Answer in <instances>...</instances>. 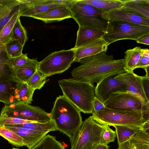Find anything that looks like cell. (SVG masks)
I'll return each instance as SVG.
<instances>
[{"label": "cell", "instance_id": "cell-33", "mask_svg": "<svg viewBox=\"0 0 149 149\" xmlns=\"http://www.w3.org/2000/svg\"><path fill=\"white\" fill-rule=\"evenodd\" d=\"M122 8L137 15L149 18V6L138 4L125 3Z\"/></svg>", "mask_w": 149, "mask_h": 149}, {"label": "cell", "instance_id": "cell-40", "mask_svg": "<svg viewBox=\"0 0 149 149\" xmlns=\"http://www.w3.org/2000/svg\"><path fill=\"white\" fill-rule=\"evenodd\" d=\"M143 88L147 99L149 100V76H141Z\"/></svg>", "mask_w": 149, "mask_h": 149}, {"label": "cell", "instance_id": "cell-26", "mask_svg": "<svg viewBox=\"0 0 149 149\" xmlns=\"http://www.w3.org/2000/svg\"><path fill=\"white\" fill-rule=\"evenodd\" d=\"M16 86L19 96V102L28 104H31L35 90L26 83L17 82Z\"/></svg>", "mask_w": 149, "mask_h": 149}, {"label": "cell", "instance_id": "cell-37", "mask_svg": "<svg viewBox=\"0 0 149 149\" xmlns=\"http://www.w3.org/2000/svg\"><path fill=\"white\" fill-rule=\"evenodd\" d=\"M149 66V50L142 49V53L136 69L142 68L144 70Z\"/></svg>", "mask_w": 149, "mask_h": 149}, {"label": "cell", "instance_id": "cell-23", "mask_svg": "<svg viewBox=\"0 0 149 149\" xmlns=\"http://www.w3.org/2000/svg\"><path fill=\"white\" fill-rule=\"evenodd\" d=\"M5 126L23 128L48 133L51 131H56L54 123L52 120L46 123H26L21 124L8 125Z\"/></svg>", "mask_w": 149, "mask_h": 149}, {"label": "cell", "instance_id": "cell-18", "mask_svg": "<svg viewBox=\"0 0 149 149\" xmlns=\"http://www.w3.org/2000/svg\"><path fill=\"white\" fill-rule=\"evenodd\" d=\"M68 5L54 8L45 12L35 15L32 17L40 20L46 23L60 21L72 18Z\"/></svg>", "mask_w": 149, "mask_h": 149}, {"label": "cell", "instance_id": "cell-21", "mask_svg": "<svg viewBox=\"0 0 149 149\" xmlns=\"http://www.w3.org/2000/svg\"><path fill=\"white\" fill-rule=\"evenodd\" d=\"M78 2L91 5L105 12L123 7L125 3L122 0H77Z\"/></svg>", "mask_w": 149, "mask_h": 149}, {"label": "cell", "instance_id": "cell-16", "mask_svg": "<svg viewBox=\"0 0 149 149\" xmlns=\"http://www.w3.org/2000/svg\"><path fill=\"white\" fill-rule=\"evenodd\" d=\"M38 64L36 58H29L24 64L10 69V77L16 82L26 83L38 70Z\"/></svg>", "mask_w": 149, "mask_h": 149}, {"label": "cell", "instance_id": "cell-47", "mask_svg": "<svg viewBox=\"0 0 149 149\" xmlns=\"http://www.w3.org/2000/svg\"><path fill=\"white\" fill-rule=\"evenodd\" d=\"M14 8H15V7H14ZM13 8H9V9H6L1 10H0V19L4 15H5L9 11V10H10V9H12Z\"/></svg>", "mask_w": 149, "mask_h": 149}, {"label": "cell", "instance_id": "cell-20", "mask_svg": "<svg viewBox=\"0 0 149 149\" xmlns=\"http://www.w3.org/2000/svg\"><path fill=\"white\" fill-rule=\"evenodd\" d=\"M104 32L98 30L87 26L79 27L74 47L75 49L86 41L91 39L102 37Z\"/></svg>", "mask_w": 149, "mask_h": 149}, {"label": "cell", "instance_id": "cell-32", "mask_svg": "<svg viewBox=\"0 0 149 149\" xmlns=\"http://www.w3.org/2000/svg\"><path fill=\"white\" fill-rule=\"evenodd\" d=\"M46 78L37 70L26 83L35 90H40L49 80Z\"/></svg>", "mask_w": 149, "mask_h": 149}, {"label": "cell", "instance_id": "cell-41", "mask_svg": "<svg viewBox=\"0 0 149 149\" xmlns=\"http://www.w3.org/2000/svg\"><path fill=\"white\" fill-rule=\"evenodd\" d=\"M93 111H98L103 109L105 106L104 103L95 96L92 102Z\"/></svg>", "mask_w": 149, "mask_h": 149}, {"label": "cell", "instance_id": "cell-29", "mask_svg": "<svg viewBox=\"0 0 149 149\" xmlns=\"http://www.w3.org/2000/svg\"><path fill=\"white\" fill-rule=\"evenodd\" d=\"M10 39L18 41L23 47L28 40L26 30L22 25L19 18L13 26Z\"/></svg>", "mask_w": 149, "mask_h": 149}, {"label": "cell", "instance_id": "cell-6", "mask_svg": "<svg viewBox=\"0 0 149 149\" xmlns=\"http://www.w3.org/2000/svg\"><path fill=\"white\" fill-rule=\"evenodd\" d=\"M149 35V27L120 21L109 20L102 38L108 45L124 39L135 41Z\"/></svg>", "mask_w": 149, "mask_h": 149}, {"label": "cell", "instance_id": "cell-1", "mask_svg": "<svg viewBox=\"0 0 149 149\" xmlns=\"http://www.w3.org/2000/svg\"><path fill=\"white\" fill-rule=\"evenodd\" d=\"M78 62L80 65L71 72L73 79L93 85L107 77L127 72L123 59L115 60L104 51L82 58Z\"/></svg>", "mask_w": 149, "mask_h": 149}, {"label": "cell", "instance_id": "cell-39", "mask_svg": "<svg viewBox=\"0 0 149 149\" xmlns=\"http://www.w3.org/2000/svg\"><path fill=\"white\" fill-rule=\"evenodd\" d=\"M19 9V5L11 9L0 19V33Z\"/></svg>", "mask_w": 149, "mask_h": 149}, {"label": "cell", "instance_id": "cell-27", "mask_svg": "<svg viewBox=\"0 0 149 149\" xmlns=\"http://www.w3.org/2000/svg\"><path fill=\"white\" fill-rule=\"evenodd\" d=\"M28 149H65L61 143L55 137L46 135L35 146Z\"/></svg>", "mask_w": 149, "mask_h": 149}, {"label": "cell", "instance_id": "cell-3", "mask_svg": "<svg viewBox=\"0 0 149 149\" xmlns=\"http://www.w3.org/2000/svg\"><path fill=\"white\" fill-rule=\"evenodd\" d=\"M58 82L63 95L81 112L92 113V102L95 97L94 85L71 78L62 79Z\"/></svg>", "mask_w": 149, "mask_h": 149}, {"label": "cell", "instance_id": "cell-28", "mask_svg": "<svg viewBox=\"0 0 149 149\" xmlns=\"http://www.w3.org/2000/svg\"><path fill=\"white\" fill-rule=\"evenodd\" d=\"M19 17V9L0 32V44L5 45L11 40V34L13 26Z\"/></svg>", "mask_w": 149, "mask_h": 149}, {"label": "cell", "instance_id": "cell-50", "mask_svg": "<svg viewBox=\"0 0 149 149\" xmlns=\"http://www.w3.org/2000/svg\"><path fill=\"white\" fill-rule=\"evenodd\" d=\"M13 149H19L18 148H13Z\"/></svg>", "mask_w": 149, "mask_h": 149}, {"label": "cell", "instance_id": "cell-9", "mask_svg": "<svg viewBox=\"0 0 149 149\" xmlns=\"http://www.w3.org/2000/svg\"><path fill=\"white\" fill-rule=\"evenodd\" d=\"M104 104L105 107L111 109L142 111L145 122L149 120V102L146 103L139 97L129 92L112 93Z\"/></svg>", "mask_w": 149, "mask_h": 149}, {"label": "cell", "instance_id": "cell-24", "mask_svg": "<svg viewBox=\"0 0 149 149\" xmlns=\"http://www.w3.org/2000/svg\"><path fill=\"white\" fill-rule=\"evenodd\" d=\"M116 131L118 145L130 140L139 130L141 127L113 125Z\"/></svg>", "mask_w": 149, "mask_h": 149}, {"label": "cell", "instance_id": "cell-38", "mask_svg": "<svg viewBox=\"0 0 149 149\" xmlns=\"http://www.w3.org/2000/svg\"><path fill=\"white\" fill-rule=\"evenodd\" d=\"M116 132L108 126L103 134V143L108 145L110 143L113 142L116 137Z\"/></svg>", "mask_w": 149, "mask_h": 149}, {"label": "cell", "instance_id": "cell-49", "mask_svg": "<svg viewBox=\"0 0 149 149\" xmlns=\"http://www.w3.org/2000/svg\"><path fill=\"white\" fill-rule=\"evenodd\" d=\"M146 72V74L148 76H149V66L147 67L145 70Z\"/></svg>", "mask_w": 149, "mask_h": 149}, {"label": "cell", "instance_id": "cell-48", "mask_svg": "<svg viewBox=\"0 0 149 149\" xmlns=\"http://www.w3.org/2000/svg\"><path fill=\"white\" fill-rule=\"evenodd\" d=\"M5 48V45L0 44V52Z\"/></svg>", "mask_w": 149, "mask_h": 149}, {"label": "cell", "instance_id": "cell-25", "mask_svg": "<svg viewBox=\"0 0 149 149\" xmlns=\"http://www.w3.org/2000/svg\"><path fill=\"white\" fill-rule=\"evenodd\" d=\"M132 149H149V134L141 129L130 139Z\"/></svg>", "mask_w": 149, "mask_h": 149}, {"label": "cell", "instance_id": "cell-12", "mask_svg": "<svg viewBox=\"0 0 149 149\" xmlns=\"http://www.w3.org/2000/svg\"><path fill=\"white\" fill-rule=\"evenodd\" d=\"M116 75H111L104 78L97 84L95 88V96L104 103L112 93L127 91L126 86L114 79Z\"/></svg>", "mask_w": 149, "mask_h": 149}, {"label": "cell", "instance_id": "cell-4", "mask_svg": "<svg viewBox=\"0 0 149 149\" xmlns=\"http://www.w3.org/2000/svg\"><path fill=\"white\" fill-rule=\"evenodd\" d=\"M108 126L93 116H90L83 121L70 139L71 149H93L99 144L103 143V134Z\"/></svg>", "mask_w": 149, "mask_h": 149}, {"label": "cell", "instance_id": "cell-8", "mask_svg": "<svg viewBox=\"0 0 149 149\" xmlns=\"http://www.w3.org/2000/svg\"><path fill=\"white\" fill-rule=\"evenodd\" d=\"M75 49L63 50L52 52L39 62L38 70L47 77L67 70L74 62Z\"/></svg>", "mask_w": 149, "mask_h": 149}, {"label": "cell", "instance_id": "cell-35", "mask_svg": "<svg viewBox=\"0 0 149 149\" xmlns=\"http://www.w3.org/2000/svg\"><path fill=\"white\" fill-rule=\"evenodd\" d=\"M35 122H36L24 120L19 118L10 117L6 115H0V127H1L8 125Z\"/></svg>", "mask_w": 149, "mask_h": 149}, {"label": "cell", "instance_id": "cell-44", "mask_svg": "<svg viewBox=\"0 0 149 149\" xmlns=\"http://www.w3.org/2000/svg\"><path fill=\"white\" fill-rule=\"evenodd\" d=\"M136 41L138 43L148 45H149V35L146 36Z\"/></svg>", "mask_w": 149, "mask_h": 149}, {"label": "cell", "instance_id": "cell-30", "mask_svg": "<svg viewBox=\"0 0 149 149\" xmlns=\"http://www.w3.org/2000/svg\"><path fill=\"white\" fill-rule=\"evenodd\" d=\"M0 136L14 146L17 147L24 146L22 138L10 130L0 127Z\"/></svg>", "mask_w": 149, "mask_h": 149}, {"label": "cell", "instance_id": "cell-46", "mask_svg": "<svg viewBox=\"0 0 149 149\" xmlns=\"http://www.w3.org/2000/svg\"><path fill=\"white\" fill-rule=\"evenodd\" d=\"M109 147L108 145L101 143L97 145L93 149H109Z\"/></svg>", "mask_w": 149, "mask_h": 149}, {"label": "cell", "instance_id": "cell-22", "mask_svg": "<svg viewBox=\"0 0 149 149\" xmlns=\"http://www.w3.org/2000/svg\"><path fill=\"white\" fill-rule=\"evenodd\" d=\"M142 51V49L137 46L125 52L124 68L127 72H133L139 62Z\"/></svg>", "mask_w": 149, "mask_h": 149}, {"label": "cell", "instance_id": "cell-34", "mask_svg": "<svg viewBox=\"0 0 149 149\" xmlns=\"http://www.w3.org/2000/svg\"><path fill=\"white\" fill-rule=\"evenodd\" d=\"M8 58L5 48L0 52V81L11 77L10 69L6 63Z\"/></svg>", "mask_w": 149, "mask_h": 149}, {"label": "cell", "instance_id": "cell-15", "mask_svg": "<svg viewBox=\"0 0 149 149\" xmlns=\"http://www.w3.org/2000/svg\"><path fill=\"white\" fill-rule=\"evenodd\" d=\"M109 20L120 21L149 27V18L134 13L122 7L107 13Z\"/></svg>", "mask_w": 149, "mask_h": 149}, {"label": "cell", "instance_id": "cell-5", "mask_svg": "<svg viewBox=\"0 0 149 149\" xmlns=\"http://www.w3.org/2000/svg\"><path fill=\"white\" fill-rule=\"evenodd\" d=\"M68 6L72 18L79 27L87 26L105 32L109 22L107 13L77 0H72Z\"/></svg>", "mask_w": 149, "mask_h": 149}, {"label": "cell", "instance_id": "cell-11", "mask_svg": "<svg viewBox=\"0 0 149 149\" xmlns=\"http://www.w3.org/2000/svg\"><path fill=\"white\" fill-rule=\"evenodd\" d=\"M19 16L32 17L57 7L68 6L72 0H18Z\"/></svg>", "mask_w": 149, "mask_h": 149}, {"label": "cell", "instance_id": "cell-19", "mask_svg": "<svg viewBox=\"0 0 149 149\" xmlns=\"http://www.w3.org/2000/svg\"><path fill=\"white\" fill-rule=\"evenodd\" d=\"M3 127L15 132L22 137L24 146L28 149L35 146L48 133L23 128Z\"/></svg>", "mask_w": 149, "mask_h": 149}, {"label": "cell", "instance_id": "cell-42", "mask_svg": "<svg viewBox=\"0 0 149 149\" xmlns=\"http://www.w3.org/2000/svg\"><path fill=\"white\" fill-rule=\"evenodd\" d=\"M124 3L138 4L149 6V0H122Z\"/></svg>", "mask_w": 149, "mask_h": 149}, {"label": "cell", "instance_id": "cell-36", "mask_svg": "<svg viewBox=\"0 0 149 149\" xmlns=\"http://www.w3.org/2000/svg\"><path fill=\"white\" fill-rule=\"evenodd\" d=\"M27 54H22L20 56L13 58H8L6 61V63L10 69L15 67L20 66L24 64L29 58Z\"/></svg>", "mask_w": 149, "mask_h": 149}, {"label": "cell", "instance_id": "cell-14", "mask_svg": "<svg viewBox=\"0 0 149 149\" xmlns=\"http://www.w3.org/2000/svg\"><path fill=\"white\" fill-rule=\"evenodd\" d=\"M114 79L126 86L127 91L136 95L146 103L149 102L143 88L141 76L134 72H127L116 75Z\"/></svg>", "mask_w": 149, "mask_h": 149}, {"label": "cell", "instance_id": "cell-31", "mask_svg": "<svg viewBox=\"0 0 149 149\" xmlns=\"http://www.w3.org/2000/svg\"><path fill=\"white\" fill-rule=\"evenodd\" d=\"M5 46L8 58L17 57L22 54L24 47L16 40H11L5 45Z\"/></svg>", "mask_w": 149, "mask_h": 149}, {"label": "cell", "instance_id": "cell-17", "mask_svg": "<svg viewBox=\"0 0 149 149\" xmlns=\"http://www.w3.org/2000/svg\"><path fill=\"white\" fill-rule=\"evenodd\" d=\"M16 83L11 77L0 81V102L5 105L19 102Z\"/></svg>", "mask_w": 149, "mask_h": 149}, {"label": "cell", "instance_id": "cell-2", "mask_svg": "<svg viewBox=\"0 0 149 149\" xmlns=\"http://www.w3.org/2000/svg\"><path fill=\"white\" fill-rule=\"evenodd\" d=\"M80 112L63 95L56 97L50 114L56 130L70 139L82 123Z\"/></svg>", "mask_w": 149, "mask_h": 149}, {"label": "cell", "instance_id": "cell-7", "mask_svg": "<svg viewBox=\"0 0 149 149\" xmlns=\"http://www.w3.org/2000/svg\"><path fill=\"white\" fill-rule=\"evenodd\" d=\"M92 114L93 116L109 126L141 127L145 122L141 111L115 109L105 107L100 111H93Z\"/></svg>", "mask_w": 149, "mask_h": 149}, {"label": "cell", "instance_id": "cell-10", "mask_svg": "<svg viewBox=\"0 0 149 149\" xmlns=\"http://www.w3.org/2000/svg\"><path fill=\"white\" fill-rule=\"evenodd\" d=\"M0 115L38 123H46L51 120L50 113L46 112L39 107L19 102L5 105L2 109Z\"/></svg>", "mask_w": 149, "mask_h": 149}, {"label": "cell", "instance_id": "cell-13", "mask_svg": "<svg viewBox=\"0 0 149 149\" xmlns=\"http://www.w3.org/2000/svg\"><path fill=\"white\" fill-rule=\"evenodd\" d=\"M108 45V43L102 37L89 40L78 47L74 49V62H78L82 58L97 54L102 52H106Z\"/></svg>", "mask_w": 149, "mask_h": 149}, {"label": "cell", "instance_id": "cell-43", "mask_svg": "<svg viewBox=\"0 0 149 149\" xmlns=\"http://www.w3.org/2000/svg\"><path fill=\"white\" fill-rule=\"evenodd\" d=\"M118 149H132L130 140L118 145Z\"/></svg>", "mask_w": 149, "mask_h": 149}, {"label": "cell", "instance_id": "cell-45", "mask_svg": "<svg viewBox=\"0 0 149 149\" xmlns=\"http://www.w3.org/2000/svg\"><path fill=\"white\" fill-rule=\"evenodd\" d=\"M141 129L148 134H149V120L145 122L141 126Z\"/></svg>", "mask_w": 149, "mask_h": 149}]
</instances>
